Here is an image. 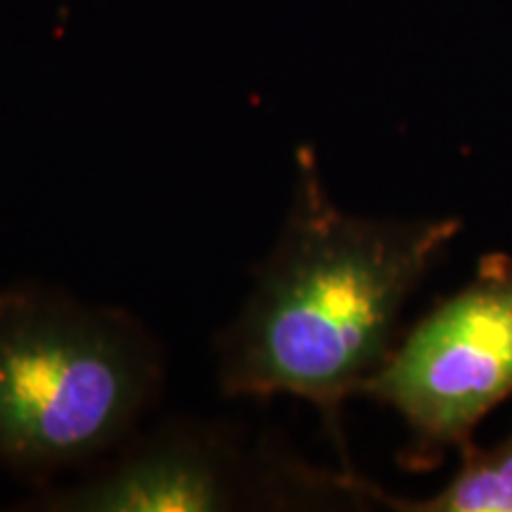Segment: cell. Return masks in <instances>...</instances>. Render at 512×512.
<instances>
[{"label": "cell", "mask_w": 512, "mask_h": 512, "mask_svg": "<svg viewBox=\"0 0 512 512\" xmlns=\"http://www.w3.org/2000/svg\"><path fill=\"white\" fill-rule=\"evenodd\" d=\"M358 396L403 420L411 470L475 444L479 422L512 396V256L484 254L470 283L399 337Z\"/></svg>", "instance_id": "obj_4"}, {"label": "cell", "mask_w": 512, "mask_h": 512, "mask_svg": "<svg viewBox=\"0 0 512 512\" xmlns=\"http://www.w3.org/2000/svg\"><path fill=\"white\" fill-rule=\"evenodd\" d=\"M164 351L124 309L38 283L0 287V472L46 486L133 439Z\"/></svg>", "instance_id": "obj_2"}, {"label": "cell", "mask_w": 512, "mask_h": 512, "mask_svg": "<svg viewBox=\"0 0 512 512\" xmlns=\"http://www.w3.org/2000/svg\"><path fill=\"white\" fill-rule=\"evenodd\" d=\"M373 496L399 512H512V432L491 448H465L456 477L437 494L396 498L375 486Z\"/></svg>", "instance_id": "obj_5"}, {"label": "cell", "mask_w": 512, "mask_h": 512, "mask_svg": "<svg viewBox=\"0 0 512 512\" xmlns=\"http://www.w3.org/2000/svg\"><path fill=\"white\" fill-rule=\"evenodd\" d=\"M460 230V216L351 214L330 197L316 152L299 147L278 238L240 313L216 339L221 394L309 401L344 470H354L344 403L384 366L408 299Z\"/></svg>", "instance_id": "obj_1"}, {"label": "cell", "mask_w": 512, "mask_h": 512, "mask_svg": "<svg viewBox=\"0 0 512 512\" xmlns=\"http://www.w3.org/2000/svg\"><path fill=\"white\" fill-rule=\"evenodd\" d=\"M373 482L328 472L278 441L252 444L238 427L171 420L114 451L74 486H41L22 510L226 512L370 508Z\"/></svg>", "instance_id": "obj_3"}]
</instances>
